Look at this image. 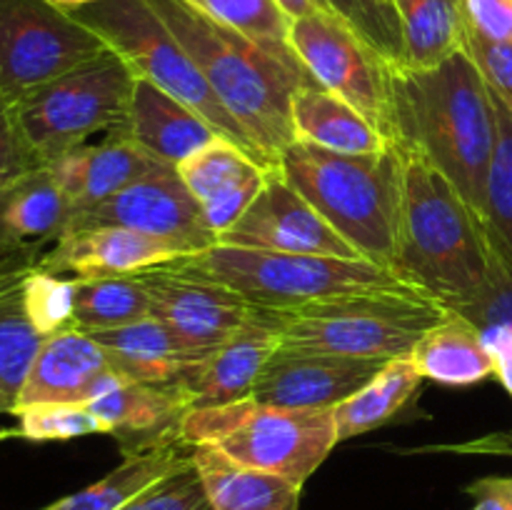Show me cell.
I'll list each match as a JSON object with an SVG mask.
<instances>
[{"instance_id": "cell-1", "label": "cell", "mask_w": 512, "mask_h": 510, "mask_svg": "<svg viewBox=\"0 0 512 510\" xmlns=\"http://www.w3.org/2000/svg\"><path fill=\"white\" fill-rule=\"evenodd\" d=\"M393 143L423 155L483 215L498 118L488 83L465 50L425 70L393 68Z\"/></svg>"}, {"instance_id": "cell-2", "label": "cell", "mask_w": 512, "mask_h": 510, "mask_svg": "<svg viewBox=\"0 0 512 510\" xmlns=\"http://www.w3.org/2000/svg\"><path fill=\"white\" fill-rule=\"evenodd\" d=\"M493 263L483 215L433 163L403 150V198L390 268L443 308L463 310L488 288Z\"/></svg>"}, {"instance_id": "cell-3", "label": "cell", "mask_w": 512, "mask_h": 510, "mask_svg": "<svg viewBox=\"0 0 512 510\" xmlns=\"http://www.w3.org/2000/svg\"><path fill=\"white\" fill-rule=\"evenodd\" d=\"M180 40L215 98L245 130L268 165L295 140L293 100L303 88L320 85L308 70L280 60L263 45L225 28L195 8L190 0H148Z\"/></svg>"}, {"instance_id": "cell-4", "label": "cell", "mask_w": 512, "mask_h": 510, "mask_svg": "<svg viewBox=\"0 0 512 510\" xmlns=\"http://www.w3.org/2000/svg\"><path fill=\"white\" fill-rule=\"evenodd\" d=\"M278 173L363 255L393 263L403 198V150L335 153L295 138L283 150Z\"/></svg>"}, {"instance_id": "cell-5", "label": "cell", "mask_w": 512, "mask_h": 510, "mask_svg": "<svg viewBox=\"0 0 512 510\" xmlns=\"http://www.w3.org/2000/svg\"><path fill=\"white\" fill-rule=\"evenodd\" d=\"M183 263L225 283L248 303L273 310H298L370 290H415L393 268L373 260L215 243L200 253L183 255Z\"/></svg>"}, {"instance_id": "cell-6", "label": "cell", "mask_w": 512, "mask_h": 510, "mask_svg": "<svg viewBox=\"0 0 512 510\" xmlns=\"http://www.w3.org/2000/svg\"><path fill=\"white\" fill-rule=\"evenodd\" d=\"M180 435L188 445H213L235 463L298 485H305L340 443L333 408H280L255 398L188 410Z\"/></svg>"}, {"instance_id": "cell-7", "label": "cell", "mask_w": 512, "mask_h": 510, "mask_svg": "<svg viewBox=\"0 0 512 510\" xmlns=\"http://www.w3.org/2000/svg\"><path fill=\"white\" fill-rule=\"evenodd\" d=\"M450 310L418 290H370L325 303L285 310V350L350 355V358H408L430 328Z\"/></svg>"}, {"instance_id": "cell-8", "label": "cell", "mask_w": 512, "mask_h": 510, "mask_svg": "<svg viewBox=\"0 0 512 510\" xmlns=\"http://www.w3.org/2000/svg\"><path fill=\"white\" fill-rule=\"evenodd\" d=\"M73 15L93 33H98L108 48L128 63L135 78L158 85L160 90L195 110L200 118L208 120L223 138L233 140L260 163H265L245 130L215 98L188 50L170 33L165 20L155 13L148 0H103L73 10Z\"/></svg>"}, {"instance_id": "cell-9", "label": "cell", "mask_w": 512, "mask_h": 510, "mask_svg": "<svg viewBox=\"0 0 512 510\" xmlns=\"http://www.w3.org/2000/svg\"><path fill=\"white\" fill-rule=\"evenodd\" d=\"M135 75L113 50L70 70L15 105L30 148L48 165L90 135L125 125Z\"/></svg>"}, {"instance_id": "cell-10", "label": "cell", "mask_w": 512, "mask_h": 510, "mask_svg": "<svg viewBox=\"0 0 512 510\" xmlns=\"http://www.w3.org/2000/svg\"><path fill=\"white\" fill-rule=\"evenodd\" d=\"M108 50L98 33L48 0H0V93L10 103Z\"/></svg>"}, {"instance_id": "cell-11", "label": "cell", "mask_w": 512, "mask_h": 510, "mask_svg": "<svg viewBox=\"0 0 512 510\" xmlns=\"http://www.w3.org/2000/svg\"><path fill=\"white\" fill-rule=\"evenodd\" d=\"M290 45L325 90L348 100L393 143L390 78L395 65L378 48L338 13L293 20Z\"/></svg>"}, {"instance_id": "cell-12", "label": "cell", "mask_w": 512, "mask_h": 510, "mask_svg": "<svg viewBox=\"0 0 512 510\" xmlns=\"http://www.w3.org/2000/svg\"><path fill=\"white\" fill-rule=\"evenodd\" d=\"M135 278L148 290L153 318L203 358H208L253 308L243 295L190 268L183 258L140 270Z\"/></svg>"}, {"instance_id": "cell-13", "label": "cell", "mask_w": 512, "mask_h": 510, "mask_svg": "<svg viewBox=\"0 0 512 510\" xmlns=\"http://www.w3.org/2000/svg\"><path fill=\"white\" fill-rule=\"evenodd\" d=\"M95 225H118L135 233L170 240L183 245L190 255L218 243V235L213 233L203 208L178 175V168L148 175L115 193L105 203L73 215L68 230L95 228Z\"/></svg>"}, {"instance_id": "cell-14", "label": "cell", "mask_w": 512, "mask_h": 510, "mask_svg": "<svg viewBox=\"0 0 512 510\" xmlns=\"http://www.w3.org/2000/svg\"><path fill=\"white\" fill-rule=\"evenodd\" d=\"M223 245L365 260L283 175L270 170L248 210L218 238Z\"/></svg>"}, {"instance_id": "cell-15", "label": "cell", "mask_w": 512, "mask_h": 510, "mask_svg": "<svg viewBox=\"0 0 512 510\" xmlns=\"http://www.w3.org/2000/svg\"><path fill=\"white\" fill-rule=\"evenodd\" d=\"M283 328L285 310L253 305L248 318L180 383L188 395L190 410L250 398L260 370L283 345Z\"/></svg>"}, {"instance_id": "cell-16", "label": "cell", "mask_w": 512, "mask_h": 510, "mask_svg": "<svg viewBox=\"0 0 512 510\" xmlns=\"http://www.w3.org/2000/svg\"><path fill=\"white\" fill-rule=\"evenodd\" d=\"M388 360L280 348L260 370L250 398L280 408H335L358 393Z\"/></svg>"}, {"instance_id": "cell-17", "label": "cell", "mask_w": 512, "mask_h": 510, "mask_svg": "<svg viewBox=\"0 0 512 510\" xmlns=\"http://www.w3.org/2000/svg\"><path fill=\"white\" fill-rule=\"evenodd\" d=\"M123 380L110 365L103 345L85 330L68 325L40 343L15 400V413L38 403L85 405L118 388Z\"/></svg>"}, {"instance_id": "cell-18", "label": "cell", "mask_w": 512, "mask_h": 510, "mask_svg": "<svg viewBox=\"0 0 512 510\" xmlns=\"http://www.w3.org/2000/svg\"><path fill=\"white\" fill-rule=\"evenodd\" d=\"M190 255L183 245L153 235L135 233L118 225L68 230L55 245H50L35 268L63 278H113L135 275L153 265L170 263Z\"/></svg>"}, {"instance_id": "cell-19", "label": "cell", "mask_w": 512, "mask_h": 510, "mask_svg": "<svg viewBox=\"0 0 512 510\" xmlns=\"http://www.w3.org/2000/svg\"><path fill=\"white\" fill-rule=\"evenodd\" d=\"M170 168L173 165L150 155L123 130H110L100 143H83L48 163L73 215L85 213L128 185Z\"/></svg>"}, {"instance_id": "cell-20", "label": "cell", "mask_w": 512, "mask_h": 510, "mask_svg": "<svg viewBox=\"0 0 512 510\" xmlns=\"http://www.w3.org/2000/svg\"><path fill=\"white\" fill-rule=\"evenodd\" d=\"M270 170L275 168L260 163L228 138H215L178 165V175L198 200L218 238L253 205Z\"/></svg>"}, {"instance_id": "cell-21", "label": "cell", "mask_w": 512, "mask_h": 510, "mask_svg": "<svg viewBox=\"0 0 512 510\" xmlns=\"http://www.w3.org/2000/svg\"><path fill=\"white\" fill-rule=\"evenodd\" d=\"M85 405L103 423L105 435L118 440L123 458L183 440L180 425L190 410L188 395L180 383L158 385L130 380H123L118 388Z\"/></svg>"}, {"instance_id": "cell-22", "label": "cell", "mask_w": 512, "mask_h": 510, "mask_svg": "<svg viewBox=\"0 0 512 510\" xmlns=\"http://www.w3.org/2000/svg\"><path fill=\"white\" fill-rule=\"evenodd\" d=\"M68 198L48 165L30 170L0 193V258L40 260L45 245H55L70 225Z\"/></svg>"}, {"instance_id": "cell-23", "label": "cell", "mask_w": 512, "mask_h": 510, "mask_svg": "<svg viewBox=\"0 0 512 510\" xmlns=\"http://www.w3.org/2000/svg\"><path fill=\"white\" fill-rule=\"evenodd\" d=\"M118 130L173 168H178L183 160L203 150L215 138H223L195 110L143 78H135L128 118Z\"/></svg>"}, {"instance_id": "cell-24", "label": "cell", "mask_w": 512, "mask_h": 510, "mask_svg": "<svg viewBox=\"0 0 512 510\" xmlns=\"http://www.w3.org/2000/svg\"><path fill=\"white\" fill-rule=\"evenodd\" d=\"M90 335L105 348L115 373L130 383H183L185 375L205 360L203 355L185 348L153 315L120 328L95 330Z\"/></svg>"}, {"instance_id": "cell-25", "label": "cell", "mask_w": 512, "mask_h": 510, "mask_svg": "<svg viewBox=\"0 0 512 510\" xmlns=\"http://www.w3.org/2000/svg\"><path fill=\"white\" fill-rule=\"evenodd\" d=\"M190 460L213 510H300L303 485L248 468L213 445H190Z\"/></svg>"}, {"instance_id": "cell-26", "label": "cell", "mask_w": 512, "mask_h": 510, "mask_svg": "<svg viewBox=\"0 0 512 510\" xmlns=\"http://www.w3.org/2000/svg\"><path fill=\"white\" fill-rule=\"evenodd\" d=\"M410 360L423 378L443 385H475L495 378V358L480 328L453 310L420 338Z\"/></svg>"}, {"instance_id": "cell-27", "label": "cell", "mask_w": 512, "mask_h": 510, "mask_svg": "<svg viewBox=\"0 0 512 510\" xmlns=\"http://www.w3.org/2000/svg\"><path fill=\"white\" fill-rule=\"evenodd\" d=\"M293 125L295 138L335 153H380L393 145L358 108L325 90L323 85L295 93Z\"/></svg>"}, {"instance_id": "cell-28", "label": "cell", "mask_w": 512, "mask_h": 510, "mask_svg": "<svg viewBox=\"0 0 512 510\" xmlns=\"http://www.w3.org/2000/svg\"><path fill=\"white\" fill-rule=\"evenodd\" d=\"M393 5L403 35L400 68H435L465 50L470 25L463 0H393Z\"/></svg>"}, {"instance_id": "cell-29", "label": "cell", "mask_w": 512, "mask_h": 510, "mask_svg": "<svg viewBox=\"0 0 512 510\" xmlns=\"http://www.w3.org/2000/svg\"><path fill=\"white\" fill-rule=\"evenodd\" d=\"M190 458V445L178 443L158 445V448L143 450V453L125 455L123 463L110 470L105 478L78 493L60 498L58 503L48 505L43 510H120L125 503L143 493L148 485L168 475L180 463Z\"/></svg>"}, {"instance_id": "cell-30", "label": "cell", "mask_w": 512, "mask_h": 510, "mask_svg": "<svg viewBox=\"0 0 512 510\" xmlns=\"http://www.w3.org/2000/svg\"><path fill=\"white\" fill-rule=\"evenodd\" d=\"M420 383H423V375L415 368L410 355L388 360L383 370L373 375L358 393L333 408L340 443L388 423L395 413L405 408Z\"/></svg>"}, {"instance_id": "cell-31", "label": "cell", "mask_w": 512, "mask_h": 510, "mask_svg": "<svg viewBox=\"0 0 512 510\" xmlns=\"http://www.w3.org/2000/svg\"><path fill=\"white\" fill-rule=\"evenodd\" d=\"M30 268L33 265L0 275V388L15 400L45 340L25 315L23 280Z\"/></svg>"}, {"instance_id": "cell-32", "label": "cell", "mask_w": 512, "mask_h": 510, "mask_svg": "<svg viewBox=\"0 0 512 510\" xmlns=\"http://www.w3.org/2000/svg\"><path fill=\"white\" fill-rule=\"evenodd\" d=\"M150 315V295L135 275L78 280L73 325L85 333L120 328Z\"/></svg>"}, {"instance_id": "cell-33", "label": "cell", "mask_w": 512, "mask_h": 510, "mask_svg": "<svg viewBox=\"0 0 512 510\" xmlns=\"http://www.w3.org/2000/svg\"><path fill=\"white\" fill-rule=\"evenodd\" d=\"M190 3L225 28L268 48L293 68L308 70L290 45L293 20L275 0H190Z\"/></svg>"}, {"instance_id": "cell-34", "label": "cell", "mask_w": 512, "mask_h": 510, "mask_svg": "<svg viewBox=\"0 0 512 510\" xmlns=\"http://www.w3.org/2000/svg\"><path fill=\"white\" fill-rule=\"evenodd\" d=\"M493 100L498 140H495L493 163L485 185L483 223L495 258L512 273V113L495 95Z\"/></svg>"}, {"instance_id": "cell-35", "label": "cell", "mask_w": 512, "mask_h": 510, "mask_svg": "<svg viewBox=\"0 0 512 510\" xmlns=\"http://www.w3.org/2000/svg\"><path fill=\"white\" fill-rule=\"evenodd\" d=\"M78 280L30 268L23 280L25 315L43 338L73 325Z\"/></svg>"}, {"instance_id": "cell-36", "label": "cell", "mask_w": 512, "mask_h": 510, "mask_svg": "<svg viewBox=\"0 0 512 510\" xmlns=\"http://www.w3.org/2000/svg\"><path fill=\"white\" fill-rule=\"evenodd\" d=\"M15 415H18V428H15L18 438L33 443L105 435L103 423L83 403H38L20 408Z\"/></svg>"}, {"instance_id": "cell-37", "label": "cell", "mask_w": 512, "mask_h": 510, "mask_svg": "<svg viewBox=\"0 0 512 510\" xmlns=\"http://www.w3.org/2000/svg\"><path fill=\"white\" fill-rule=\"evenodd\" d=\"M335 13L353 25L393 65H403V35L393 5L385 0H330Z\"/></svg>"}, {"instance_id": "cell-38", "label": "cell", "mask_w": 512, "mask_h": 510, "mask_svg": "<svg viewBox=\"0 0 512 510\" xmlns=\"http://www.w3.org/2000/svg\"><path fill=\"white\" fill-rule=\"evenodd\" d=\"M120 510H213L193 460H185Z\"/></svg>"}, {"instance_id": "cell-39", "label": "cell", "mask_w": 512, "mask_h": 510, "mask_svg": "<svg viewBox=\"0 0 512 510\" xmlns=\"http://www.w3.org/2000/svg\"><path fill=\"white\" fill-rule=\"evenodd\" d=\"M40 165L43 163L20 128L15 103L0 93V193Z\"/></svg>"}, {"instance_id": "cell-40", "label": "cell", "mask_w": 512, "mask_h": 510, "mask_svg": "<svg viewBox=\"0 0 512 510\" xmlns=\"http://www.w3.org/2000/svg\"><path fill=\"white\" fill-rule=\"evenodd\" d=\"M495 258V253H493ZM453 313L465 315L470 323L480 328V333L488 330H508L512 333V273L495 258L493 275H490L488 288L483 290L475 303L465 305L463 310H453Z\"/></svg>"}, {"instance_id": "cell-41", "label": "cell", "mask_w": 512, "mask_h": 510, "mask_svg": "<svg viewBox=\"0 0 512 510\" xmlns=\"http://www.w3.org/2000/svg\"><path fill=\"white\" fill-rule=\"evenodd\" d=\"M465 53L478 65L490 93L512 113V43H495L468 30Z\"/></svg>"}, {"instance_id": "cell-42", "label": "cell", "mask_w": 512, "mask_h": 510, "mask_svg": "<svg viewBox=\"0 0 512 510\" xmlns=\"http://www.w3.org/2000/svg\"><path fill=\"white\" fill-rule=\"evenodd\" d=\"M473 33L495 43H512V0H463Z\"/></svg>"}, {"instance_id": "cell-43", "label": "cell", "mask_w": 512, "mask_h": 510, "mask_svg": "<svg viewBox=\"0 0 512 510\" xmlns=\"http://www.w3.org/2000/svg\"><path fill=\"white\" fill-rule=\"evenodd\" d=\"M473 510H512V475H488L465 485Z\"/></svg>"}, {"instance_id": "cell-44", "label": "cell", "mask_w": 512, "mask_h": 510, "mask_svg": "<svg viewBox=\"0 0 512 510\" xmlns=\"http://www.w3.org/2000/svg\"><path fill=\"white\" fill-rule=\"evenodd\" d=\"M483 338L495 358V378L512 395V333H508V330H488V333H483Z\"/></svg>"}, {"instance_id": "cell-45", "label": "cell", "mask_w": 512, "mask_h": 510, "mask_svg": "<svg viewBox=\"0 0 512 510\" xmlns=\"http://www.w3.org/2000/svg\"><path fill=\"white\" fill-rule=\"evenodd\" d=\"M440 450H455V453L470 455H508L512 458V433H490L483 438L468 440L460 445H443Z\"/></svg>"}, {"instance_id": "cell-46", "label": "cell", "mask_w": 512, "mask_h": 510, "mask_svg": "<svg viewBox=\"0 0 512 510\" xmlns=\"http://www.w3.org/2000/svg\"><path fill=\"white\" fill-rule=\"evenodd\" d=\"M275 3L285 10L290 20L308 18V15L315 13H335L330 0H275Z\"/></svg>"}, {"instance_id": "cell-47", "label": "cell", "mask_w": 512, "mask_h": 510, "mask_svg": "<svg viewBox=\"0 0 512 510\" xmlns=\"http://www.w3.org/2000/svg\"><path fill=\"white\" fill-rule=\"evenodd\" d=\"M48 3L55 5V8L73 13V10L85 8V5H93V3H103V0H48Z\"/></svg>"}, {"instance_id": "cell-48", "label": "cell", "mask_w": 512, "mask_h": 510, "mask_svg": "<svg viewBox=\"0 0 512 510\" xmlns=\"http://www.w3.org/2000/svg\"><path fill=\"white\" fill-rule=\"evenodd\" d=\"M28 265H35V260H25V258H0V275L10 273L15 268H28Z\"/></svg>"}, {"instance_id": "cell-49", "label": "cell", "mask_w": 512, "mask_h": 510, "mask_svg": "<svg viewBox=\"0 0 512 510\" xmlns=\"http://www.w3.org/2000/svg\"><path fill=\"white\" fill-rule=\"evenodd\" d=\"M13 415L15 413V398L13 395H8L5 393L3 388H0V415Z\"/></svg>"}, {"instance_id": "cell-50", "label": "cell", "mask_w": 512, "mask_h": 510, "mask_svg": "<svg viewBox=\"0 0 512 510\" xmlns=\"http://www.w3.org/2000/svg\"><path fill=\"white\" fill-rule=\"evenodd\" d=\"M13 435H18V430H0V440L13 438Z\"/></svg>"}, {"instance_id": "cell-51", "label": "cell", "mask_w": 512, "mask_h": 510, "mask_svg": "<svg viewBox=\"0 0 512 510\" xmlns=\"http://www.w3.org/2000/svg\"><path fill=\"white\" fill-rule=\"evenodd\" d=\"M385 3H388V5H393V0H385ZM393 8H395V5H393Z\"/></svg>"}]
</instances>
